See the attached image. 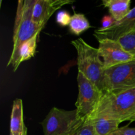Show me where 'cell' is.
I'll use <instances>...</instances> for the list:
<instances>
[{"label": "cell", "mask_w": 135, "mask_h": 135, "mask_svg": "<svg viewBox=\"0 0 135 135\" xmlns=\"http://www.w3.org/2000/svg\"><path fill=\"white\" fill-rule=\"evenodd\" d=\"M102 117L122 123L135 121V88L119 92L102 94L100 103L90 119Z\"/></svg>", "instance_id": "1"}, {"label": "cell", "mask_w": 135, "mask_h": 135, "mask_svg": "<svg viewBox=\"0 0 135 135\" xmlns=\"http://www.w3.org/2000/svg\"><path fill=\"white\" fill-rule=\"evenodd\" d=\"M71 44L77 52L79 72L83 74L103 92L105 68L98 49L91 46L81 38L72 41Z\"/></svg>", "instance_id": "2"}, {"label": "cell", "mask_w": 135, "mask_h": 135, "mask_svg": "<svg viewBox=\"0 0 135 135\" xmlns=\"http://www.w3.org/2000/svg\"><path fill=\"white\" fill-rule=\"evenodd\" d=\"M36 0H20L17 4L13 31V47L11 56L17 53L22 43L39 35L44 26L35 23L32 19Z\"/></svg>", "instance_id": "3"}, {"label": "cell", "mask_w": 135, "mask_h": 135, "mask_svg": "<svg viewBox=\"0 0 135 135\" xmlns=\"http://www.w3.org/2000/svg\"><path fill=\"white\" fill-rule=\"evenodd\" d=\"M84 122L76 109L67 111L53 108L41 125L44 135H72Z\"/></svg>", "instance_id": "4"}, {"label": "cell", "mask_w": 135, "mask_h": 135, "mask_svg": "<svg viewBox=\"0 0 135 135\" xmlns=\"http://www.w3.org/2000/svg\"><path fill=\"white\" fill-rule=\"evenodd\" d=\"M135 88V59L105 70L104 91L119 92Z\"/></svg>", "instance_id": "5"}, {"label": "cell", "mask_w": 135, "mask_h": 135, "mask_svg": "<svg viewBox=\"0 0 135 135\" xmlns=\"http://www.w3.org/2000/svg\"><path fill=\"white\" fill-rule=\"evenodd\" d=\"M79 95L75 105L80 119L86 121L96 110L102 92L83 74L78 73Z\"/></svg>", "instance_id": "6"}, {"label": "cell", "mask_w": 135, "mask_h": 135, "mask_svg": "<svg viewBox=\"0 0 135 135\" xmlns=\"http://www.w3.org/2000/svg\"><path fill=\"white\" fill-rule=\"evenodd\" d=\"M98 49L105 69L135 59L134 55L127 51L118 41L108 39L100 40Z\"/></svg>", "instance_id": "7"}, {"label": "cell", "mask_w": 135, "mask_h": 135, "mask_svg": "<svg viewBox=\"0 0 135 135\" xmlns=\"http://www.w3.org/2000/svg\"><path fill=\"white\" fill-rule=\"evenodd\" d=\"M135 29V7L131 9L129 14L119 21H116L114 25L108 29H98L94 32L95 38L97 40L108 39L118 41L126 34Z\"/></svg>", "instance_id": "8"}, {"label": "cell", "mask_w": 135, "mask_h": 135, "mask_svg": "<svg viewBox=\"0 0 135 135\" xmlns=\"http://www.w3.org/2000/svg\"><path fill=\"white\" fill-rule=\"evenodd\" d=\"M72 0H36L32 19L35 23L45 26L51 16L63 5L72 4Z\"/></svg>", "instance_id": "9"}, {"label": "cell", "mask_w": 135, "mask_h": 135, "mask_svg": "<svg viewBox=\"0 0 135 135\" xmlns=\"http://www.w3.org/2000/svg\"><path fill=\"white\" fill-rule=\"evenodd\" d=\"M39 35H36L31 39L22 43L18 47L17 53L13 56H11L7 66L11 65L13 71H16L22 62L27 61L33 57L36 53L37 40Z\"/></svg>", "instance_id": "10"}, {"label": "cell", "mask_w": 135, "mask_h": 135, "mask_svg": "<svg viewBox=\"0 0 135 135\" xmlns=\"http://www.w3.org/2000/svg\"><path fill=\"white\" fill-rule=\"evenodd\" d=\"M10 134L27 135V128L24 123L23 106L21 99L14 100L10 120Z\"/></svg>", "instance_id": "11"}, {"label": "cell", "mask_w": 135, "mask_h": 135, "mask_svg": "<svg viewBox=\"0 0 135 135\" xmlns=\"http://www.w3.org/2000/svg\"><path fill=\"white\" fill-rule=\"evenodd\" d=\"M102 5L108 8L111 16L115 21L125 18L131 11V0H103Z\"/></svg>", "instance_id": "12"}, {"label": "cell", "mask_w": 135, "mask_h": 135, "mask_svg": "<svg viewBox=\"0 0 135 135\" xmlns=\"http://www.w3.org/2000/svg\"><path fill=\"white\" fill-rule=\"evenodd\" d=\"M88 120L93 125L98 135H109L118 129L119 125L121 123L119 121L102 117H95Z\"/></svg>", "instance_id": "13"}, {"label": "cell", "mask_w": 135, "mask_h": 135, "mask_svg": "<svg viewBox=\"0 0 135 135\" xmlns=\"http://www.w3.org/2000/svg\"><path fill=\"white\" fill-rule=\"evenodd\" d=\"M69 27L72 34L79 36L90 28V25L84 15L82 13H75L71 16Z\"/></svg>", "instance_id": "14"}, {"label": "cell", "mask_w": 135, "mask_h": 135, "mask_svg": "<svg viewBox=\"0 0 135 135\" xmlns=\"http://www.w3.org/2000/svg\"><path fill=\"white\" fill-rule=\"evenodd\" d=\"M118 42L127 51L135 57V29L120 38Z\"/></svg>", "instance_id": "15"}, {"label": "cell", "mask_w": 135, "mask_h": 135, "mask_svg": "<svg viewBox=\"0 0 135 135\" xmlns=\"http://www.w3.org/2000/svg\"><path fill=\"white\" fill-rule=\"evenodd\" d=\"M72 135H98L94 128L93 125L88 120L86 121L84 123L76 130Z\"/></svg>", "instance_id": "16"}, {"label": "cell", "mask_w": 135, "mask_h": 135, "mask_svg": "<svg viewBox=\"0 0 135 135\" xmlns=\"http://www.w3.org/2000/svg\"><path fill=\"white\" fill-rule=\"evenodd\" d=\"M71 16L66 11H60L58 12L56 17V21L61 26H69L71 21Z\"/></svg>", "instance_id": "17"}, {"label": "cell", "mask_w": 135, "mask_h": 135, "mask_svg": "<svg viewBox=\"0 0 135 135\" xmlns=\"http://www.w3.org/2000/svg\"><path fill=\"white\" fill-rule=\"evenodd\" d=\"M109 135H135V128H129L128 126L119 128Z\"/></svg>", "instance_id": "18"}, {"label": "cell", "mask_w": 135, "mask_h": 135, "mask_svg": "<svg viewBox=\"0 0 135 135\" xmlns=\"http://www.w3.org/2000/svg\"><path fill=\"white\" fill-rule=\"evenodd\" d=\"M116 21L111 15H105L102 19V26L100 29H108L113 26Z\"/></svg>", "instance_id": "19"}, {"label": "cell", "mask_w": 135, "mask_h": 135, "mask_svg": "<svg viewBox=\"0 0 135 135\" xmlns=\"http://www.w3.org/2000/svg\"><path fill=\"white\" fill-rule=\"evenodd\" d=\"M9 135H12V134H9Z\"/></svg>", "instance_id": "20"}]
</instances>
